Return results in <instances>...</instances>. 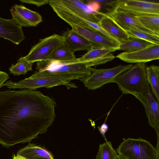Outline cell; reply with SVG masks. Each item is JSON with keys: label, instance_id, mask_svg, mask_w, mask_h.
Instances as JSON below:
<instances>
[{"label": "cell", "instance_id": "1", "mask_svg": "<svg viewBox=\"0 0 159 159\" xmlns=\"http://www.w3.org/2000/svg\"><path fill=\"white\" fill-rule=\"evenodd\" d=\"M56 106L39 91L0 92V144L8 148L45 133L55 120Z\"/></svg>", "mask_w": 159, "mask_h": 159}, {"label": "cell", "instance_id": "2", "mask_svg": "<svg viewBox=\"0 0 159 159\" xmlns=\"http://www.w3.org/2000/svg\"><path fill=\"white\" fill-rule=\"evenodd\" d=\"M144 63H136L129 69L121 73L113 80L124 94L136 97L142 94L148 84Z\"/></svg>", "mask_w": 159, "mask_h": 159}, {"label": "cell", "instance_id": "3", "mask_svg": "<svg viewBox=\"0 0 159 159\" xmlns=\"http://www.w3.org/2000/svg\"><path fill=\"white\" fill-rule=\"evenodd\" d=\"M82 77L75 75H50L35 77L32 75L18 82H14L11 80L6 81L3 84L9 89H27L35 90L45 87L50 88L61 85L68 88H77V86L71 82L72 80H80Z\"/></svg>", "mask_w": 159, "mask_h": 159}, {"label": "cell", "instance_id": "4", "mask_svg": "<svg viewBox=\"0 0 159 159\" xmlns=\"http://www.w3.org/2000/svg\"><path fill=\"white\" fill-rule=\"evenodd\" d=\"M124 159H159V152L150 142L139 138L125 139L116 150Z\"/></svg>", "mask_w": 159, "mask_h": 159}, {"label": "cell", "instance_id": "5", "mask_svg": "<svg viewBox=\"0 0 159 159\" xmlns=\"http://www.w3.org/2000/svg\"><path fill=\"white\" fill-rule=\"evenodd\" d=\"M49 0L48 3L66 9L74 14L99 24L105 13L100 11V4L96 0Z\"/></svg>", "mask_w": 159, "mask_h": 159}, {"label": "cell", "instance_id": "6", "mask_svg": "<svg viewBox=\"0 0 159 159\" xmlns=\"http://www.w3.org/2000/svg\"><path fill=\"white\" fill-rule=\"evenodd\" d=\"M35 71L32 76L75 75L84 77L89 74L93 68L84 63L66 64L60 62L48 63L37 62Z\"/></svg>", "mask_w": 159, "mask_h": 159}, {"label": "cell", "instance_id": "7", "mask_svg": "<svg viewBox=\"0 0 159 159\" xmlns=\"http://www.w3.org/2000/svg\"><path fill=\"white\" fill-rule=\"evenodd\" d=\"M133 65H120L110 68H93L90 73L80 79L88 89L95 90L104 85L113 83L119 75L131 68Z\"/></svg>", "mask_w": 159, "mask_h": 159}, {"label": "cell", "instance_id": "8", "mask_svg": "<svg viewBox=\"0 0 159 159\" xmlns=\"http://www.w3.org/2000/svg\"><path fill=\"white\" fill-rule=\"evenodd\" d=\"M64 42L62 35L52 34L40 39L24 58L27 61L33 63L44 60L57 47Z\"/></svg>", "mask_w": 159, "mask_h": 159}, {"label": "cell", "instance_id": "9", "mask_svg": "<svg viewBox=\"0 0 159 159\" xmlns=\"http://www.w3.org/2000/svg\"><path fill=\"white\" fill-rule=\"evenodd\" d=\"M144 107L148 124L156 133L157 139L156 146L159 147V106L158 102L152 95L150 85L141 94L135 97Z\"/></svg>", "mask_w": 159, "mask_h": 159}, {"label": "cell", "instance_id": "10", "mask_svg": "<svg viewBox=\"0 0 159 159\" xmlns=\"http://www.w3.org/2000/svg\"><path fill=\"white\" fill-rule=\"evenodd\" d=\"M115 9L133 15L151 14L159 15V2L141 0H116Z\"/></svg>", "mask_w": 159, "mask_h": 159}, {"label": "cell", "instance_id": "11", "mask_svg": "<svg viewBox=\"0 0 159 159\" xmlns=\"http://www.w3.org/2000/svg\"><path fill=\"white\" fill-rule=\"evenodd\" d=\"M116 57L129 63H145L159 59V45L152 44L136 51L125 52Z\"/></svg>", "mask_w": 159, "mask_h": 159}, {"label": "cell", "instance_id": "12", "mask_svg": "<svg viewBox=\"0 0 159 159\" xmlns=\"http://www.w3.org/2000/svg\"><path fill=\"white\" fill-rule=\"evenodd\" d=\"M10 11L12 18L21 27L36 26L43 21L39 13L21 5H14Z\"/></svg>", "mask_w": 159, "mask_h": 159}, {"label": "cell", "instance_id": "13", "mask_svg": "<svg viewBox=\"0 0 159 159\" xmlns=\"http://www.w3.org/2000/svg\"><path fill=\"white\" fill-rule=\"evenodd\" d=\"M70 26L72 30L97 46L120 50L119 43L109 39L98 31L75 25Z\"/></svg>", "mask_w": 159, "mask_h": 159}, {"label": "cell", "instance_id": "14", "mask_svg": "<svg viewBox=\"0 0 159 159\" xmlns=\"http://www.w3.org/2000/svg\"><path fill=\"white\" fill-rule=\"evenodd\" d=\"M0 37L19 45L25 39L22 27L13 18L0 17Z\"/></svg>", "mask_w": 159, "mask_h": 159}, {"label": "cell", "instance_id": "15", "mask_svg": "<svg viewBox=\"0 0 159 159\" xmlns=\"http://www.w3.org/2000/svg\"><path fill=\"white\" fill-rule=\"evenodd\" d=\"M106 14L111 17L125 31L129 29H134L155 35L143 27L136 17L131 14L115 9Z\"/></svg>", "mask_w": 159, "mask_h": 159}, {"label": "cell", "instance_id": "16", "mask_svg": "<svg viewBox=\"0 0 159 159\" xmlns=\"http://www.w3.org/2000/svg\"><path fill=\"white\" fill-rule=\"evenodd\" d=\"M65 43L73 52L79 51H88L98 47L77 34L72 29L65 31L62 34Z\"/></svg>", "mask_w": 159, "mask_h": 159}, {"label": "cell", "instance_id": "17", "mask_svg": "<svg viewBox=\"0 0 159 159\" xmlns=\"http://www.w3.org/2000/svg\"><path fill=\"white\" fill-rule=\"evenodd\" d=\"M100 26L119 44L130 38L126 32L110 16L105 14L99 23Z\"/></svg>", "mask_w": 159, "mask_h": 159}, {"label": "cell", "instance_id": "18", "mask_svg": "<svg viewBox=\"0 0 159 159\" xmlns=\"http://www.w3.org/2000/svg\"><path fill=\"white\" fill-rule=\"evenodd\" d=\"M76 59L74 53L70 50L64 42L57 47L46 59L39 61L45 63L53 62L68 63Z\"/></svg>", "mask_w": 159, "mask_h": 159}, {"label": "cell", "instance_id": "19", "mask_svg": "<svg viewBox=\"0 0 159 159\" xmlns=\"http://www.w3.org/2000/svg\"><path fill=\"white\" fill-rule=\"evenodd\" d=\"M16 154L27 159H54L52 154L46 149L31 143L20 149Z\"/></svg>", "mask_w": 159, "mask_h": 159}, {"label": "cell", "instance_id": "20", "mask_svg": "<svg viewBox=\"0 0 159 159\" xmlns=\"http://www.w3.org/2000/svg\"><path fill=\"white\" fill-rule=\"evenodd\" d=\"M117 50L114 48L100 47L93 48L87 51L81 57L76 58L72 61L75 63H84L86 64L89 67L90 63L93 61L100 58Z\"/></svg>", "mask_w": 159, "mask_h": 159}, {"label": "cell", "instance_id": "21", "mask_svg": "<svg viewBox=\"0 0 159 159\" xmlns=\"http://www.w3.org/2000/svg\"><path fill=\"white\" fill-rule=\"evenodd\" d=\"M133 15L145 28L159 36V15L140 14Z\"/></svg>", "mask_w": 159, "mask_h": 159}, {"label": "cell", "instance_id": "22", "mask_svg": "<svg viewBox=\"0 0 159 159\" xmlns=\"http://www.w3.org/2000/svg\"><path fill=\"white\" fill-rule=\"evenodd\" d=\"M147 80L152 93L159 102V66L152 65L146 66Z\"/></svg>", "mask_w": 159, "mask_h": 159}, {"label": "cell", "instance_id": "23", "mask_svg": "<svg viewBox=\"0 0 159 159\" xmlns=\"http://www.w3.org/2000/svg\"><path fill=\"white\" fill-rule=\"evenodd\" d=\"M152 44H153L143 40L131 37L120 43L119 47L120 50L132 52L144 48Z\"/></svg>", "mask_w": 159, "mask_h": 159}, {"label": "cell", "instance_id": "24", "mask_svg": "<svg viewBox=\"0 0 159 159\" xmlns=\"http://www.w3.org/2000/svg\"><path fill=\"white\" fill-rule=\"evenodd\" d=\"M119 157L111 142L107 141L99 145L96 159H118Z\"/></svg>", "mask_w": 159, "mask_h": 159}, {"label": "cell", "instance_id": "25", "mask_svg": "<svg viewBox=\"0 0 159 159\" xmlns=\"http://www.w3.org/2000/svg\"><path fill=\"white\" fill-rule=\"evenodd\" d=\"M129 38H135L159 45V36L151 34L134 29H129L125 31Z\"/></svg>", "mask_w": 159, "mask_h": 159}, {"label": "cell", "instance_id": "26", "mask_svg": "<svg viewBox=\"0 0 159 159\" xmlns=\"http://www.w3.org/2000/svg\"><path fill=\"white\" fill-rule=\"evenodd\" d=\"M33 63H30L26 61L24 57L20 58L15 65L12 64L9 68L10 73L15 75H25L32 69Z\"/></svg>", "mask_w": 159, "mask_h": 159}, {"label": "cell", "instance_id": "27", "mask_svg": "<svg viewBox=\"0 0 159 159\" xmlns=\"http://www.w3.org/2000/svg\"><path fill=\"white\" fill-rule=\"evenodd\" d=\"M23 3L31 4L40 7L48 3L49 0H20Z\"/></svg>", "mask_w": 159, "mask_h": 159}, {"label": "cell", "instance_id": "28", "mask_svg": "<svg viewBox=\"0 0 159 159\" xmlns=\"http://www.w3.org/2000/svg\"><path fill=\"white\" fill-rule=\"evenodd\" d=\"M9 78V75L7 73L0 71V89L3 86L5 82Z\"/></svg>", "mask_w": 159, "mask_h": 159}, {"label": "cell", "instance_id": "29", "mask_svg": "<svg viewBox=\"0 0 159 159\" xmlns=\"http://www.w3.org/2000/svg\"><path fill=\"white\" fill-rule=\"evenodd\" d=\"M108 128V125L106 124V123H105V122L101 126H99L98 127L99 132L104 138L106 142H107V140L106 138L105 134L107 131Z\"/></svg>", "mask_w": 159, "mask_h": 159}, {"label": "cell", "instance_id": "30", "mask_svg": "<svg viewBox=\"0 0 159 159\" xmlns=\"http://www.w3.org/2000/svg\"><path fill=\"white\" fill-rule=\"evenodd\" d=\"M12 159H27L25 157H23L19 154H16V155H14Z\"/></svg>", "mask_w": 159, "mask_h": 159}, {"label": "cell", "instance_id": "31", "mask_svg": "<svg viewBox=\"0 0 159 159\" xmlns=\"http://www.w3.org/2000/svg\"><path fill=\"white\" fill-rule=\"evenodd\" d=\"M119 157L118 159H124L122 157H121L119 156Z\"/></svg>", "mask_w": 159, "mask_h": 159}]
</instances>
